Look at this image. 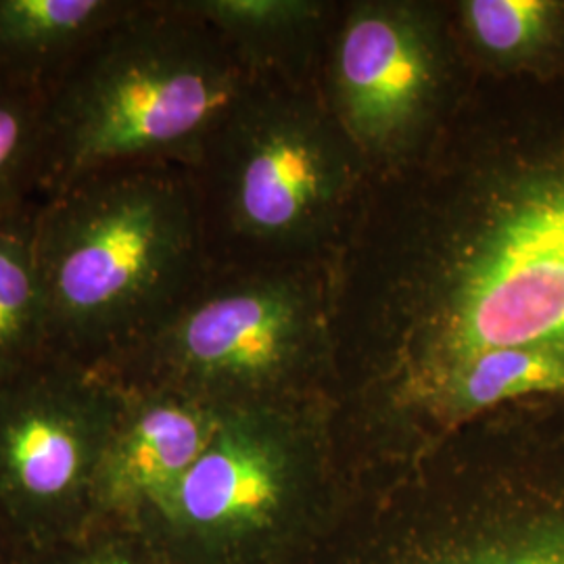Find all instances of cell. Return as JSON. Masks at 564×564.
<instances>
[{"label":"cell","mask_w":564,"mask_h":564,"mask_svg":"<svg viewBox=\"0 0 564 564\" xmlns=\"http://www.w3.org/2000/svg\"><path fill=\"white\" fill-rule=\"evenodd\" d=\"M34 237L51 354L102 368L132 343L178 262L181 212L118 167L59 193Z\"/></svg>","instance_id":"obj_1"},{"label":"cell","mask_w":564,"mask_h":564,"mask_svg":"<svg viewBox=\"0 0 564 564\" xmlns=\"http://www.w3.org/2000/svg\"><path fill=\"white\" fill-rule=\"evenodd\" d=\"M235 99L228 72L142 28L116 30L63 88L42 132L59 193L191 139Z\"/></svg>","instance_id":"obj_2"},{"label":"cell","mask_w":564,"mask_h":564,"mask_svg":"<svg viewBox=\"0 0 564 564\" xmlns=\"http://www.w3.org/2000/svg\"><path fill=\"white\" fill-rule=\"evenodd\" d=\"M121 395L109 372L53 354L0 383V521L23 554L90 527Z\"/></svg>","instance_id":"obj_3"},{"label":"cell","mask_w":564,"mask_h":564,"mask_svg":"<svg viewBox=\"0 0 564 564\" xmlns=\"http://www.w3.org/2000/svg\"><path fill=\"white\" fill-rule=\"evenodd\" d=\"M284 494L276 437L253 414L224 410L214 440L141 529L174 564H237L274 527Z\"/></svg>","instance_id":"obj_4"},{"label":"cell","mask_w":564,"mask_h":564,"mask_svg":"<svg viewBox=\"0 0 564 564\" xmlns=\"http://www.w3.org/2000/svg\"><path fill=\"white\" fill-rule=\"evenodd\" d=\"M121 384V383H120ZM93 489V524L141 527L214 440L224 410L163 387L121 384Z\"/></svg>","instance_id":"obj_5"},{"label":"cell","mask_w":564,"mask_h":564,"mask_svg":"<svg viewBox=\"0 0 564 564\" xmlns=\"http://www.w3.org/2000/svg\"><path fill=\"white\" fill-rule=\"evenodd\" d=\"M293 330V305L274 289L207 297L163 330L158 362L172 379L158 387L205 402V391L260 384L281 368Z\"/></svg>","instance_id":"obj_6"},{"label":"cell","mask_w":564,"mask_h":564,"mask_svg":"<svg viewBox=\"0 0 564 564\" xmlns=\"http://www.w3.org/2000/svg\"><path fill=\"white\" fill-rule=\"evenodd\" d=\"M429 84L423 44L403 23L381 15L354 21L343 39L341 86L349 120L383 139L412 118Z\"/></svg>","instance_id":"obj_7"},{"label":"cell","mask_w":564,"mask_h":564,"mask_svg":"<svg viewBox=\"0 0 564 564\" xmlns=\"http://www.w3.org/2000/svg\"><path fill=\"white\" fill-rule=\"evenodd\" d=\"M321 163L316 153L291 132L272 130L249 141L242 155L235 207L256 232H279L300 220L318 197Z\"/></svg>","instance_id":"obj_8"},{"label":"cell","mask_w":564,"mask_h":564,"mask_svg":"<svg viewBox=\"0 0 564 564\" xmlns=\"http://www.w3.org/2000/svg\"><path fill=\"white\" fill-rule=\"evenodd\" d=\"M452 412H481L500 403L564 400V351L500 347L445 364L440 391Z\"/></svg>","instance_id":"obj_9"},{"label":"cell","mask_w":564,"mask_h":564,"mask_svg":"<svg viewBox=\"0 0 564 564\" xmlns=\"http://www.w3.org/2000/svg\"><path fill=\"white\" fill-rule=\"evenodd\" d=\"M51 356L34 226L0 218V383Z\"/></svg>","instance_id":"obj_10"},{"label":"cell","mask_w":564,"mask_h":564,"mask_svg":"<svg viewBox=\"0 0 564 564\" xmlns=\"http://www.w3.org/2000/svg\"><path fill=\"white\" fill-rule=\"evenodd\" d=\"M437 564H564V468L527 485L473 547Z\"/></svg>","instance_id":"obj_11"},{"label":"cell","mask_w":564,"mask_h":564,"mask_svg":"<svg viewBox=\"0 0 564 564\" xmlns=\"http://www.w3.org/2000/svg\"><path fill=\"white\" fill-rule=\"evenodd\" d=\"M466 18L479 46L505 65L544 72L563 63V2L473 0Z\"/></svg>","instance_id":"obj_12"},{"label":"cell","mask_w":564,"mask_h":564,"mask_svg":"<svg viewBox=\"0 0 564 564\" xmlns=\"http://www.w3.org/2000/svg\"><path fill=\"white\" fill-rule=\"evenodd\" d=\"M118 18L107 0H0V61L59 53Z\"/></svg>","instance_id":"obj_13"},{"label":"cell","mask_w":564,"mask_h":564,"mask_svg":"<svg viewBox=\"0 0 564 564\" xmlns=\"http://www.w3.org/2000/svg\"><path fill=\"white\" fill-rule=\"evenodd\" d=\"M21 564H174L141 527L93 524L72 540L25 554Z\"/></svg>","instance_id":"obj_14"},{"label":"cell","mask_w":564,"mask_h":564,"mask_svg":"<svg viewBox=\"0 0 564 564\" xmlns=\"http://www.w3.org/2000/svg\"><path fill=\"white\" fill-rule=\"evenodd\" d=\"M42 126L32 105L15 90L0 86V218L15 193Z\"/></svg>","instance_id":"obj_15"},{"label":"cell","mask_w":564,"mask_h":564,"mask_svg":"<svg viewBox=\"0 0 564 564\" xmlns=\"http://www.w3.org/2000/svg\"><path fill=\"white\" fill-rule=\"evenodd\" d=\"M23 556H25L23 550L9 533L7 524L0 521V564H21Z\"/></svg>","instance_id":"obj_16"}]
</instances>
